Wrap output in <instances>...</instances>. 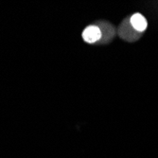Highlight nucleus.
I'll return each mask as SVG.
<instances>
[{
    "label": "nucleus",
    "mask_w": 158,
    "mask_h": 158,
    "mask_svg": "<svg viewBox=\"0 0 158 158\" xmlns=\"http://www.w3.org/2000/svg\"><path fill=\"white\" fill-rule=\"evenodd\" d=\"M118 35L127 42H135L141 37L142 33L136 31L133 27L130 18H126L118 27Z\"/></svg>",
    "instance_id": "f257e3e1"
},
{
    "label": "nucleus",
    "mask_w": 158,
    "mask_h": 158,
    "mask_svg": "<svg viewBox=\"0 0 158 158\" xmlns=\"http://www.w3.org/2000/svg\"><path fill=\"white\" fill-rule=\"evenodd\" d=\"M82 38L88 44H94L102 39V32L98 26H88L82 31Z\"/></svg>",
    "instance_id": "f03ea898"
},
{
    "label": "nucleus",
    "mask_w": 158,
    "mask_h": 158,
    "mask_svg": "<svg viewBox=\"0 0 158 158\" xmlns=\"http://www.w3.org/2000/svg\"><path fill=\"white\" fill-rule=\"evenodd\" d=\"M98 27L102 32V39H100V43L102 44H106L109 43L114 37V27L108 22L105 21H99L98 22Z\"/></svg>",
    "instance_id": "7ed1b4c3"
},
{
    "label": "nucleus",
    "mask_w": 158,
    "mask_h": 158,
    "mask_svg": "<svg viewBox=\"0 0 158 158\" xmlns=\"http://www.w3.org/2000/svg\"><path fill=\"white\" fill-rule=\"evenodd\" d=\"M130 22L135 30L141 33L146 30L148 26V22L146 18L140 13H135L133 16H131Z\"/></svg>",
    "instance_id": "20e7f679"
}]
</instances>
